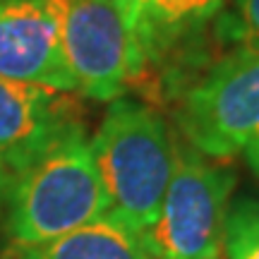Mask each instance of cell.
<instances>
[{
	"label": "cell",
	"mask_w": 259,
	"mask_h": 259,
	"mask_svg": "<svg viewBox=\"0 0 259 259\" xmlns=\"http://www.w3.org/2000/svg\"><path fill=\"white\" fill-rule=\"evenodd\" d=\"M8 235L31 247L111 211L89 137L77 120L19 168L8 190Z\"/></svg>",
	"instance_id": "6da1fadb"
},
{
	"label": "cell",
	"mask_w": 259,
	"mask_h": 259,
	"mask_svg": "<svg viewBox=\"0 0 259 259\" xmlns=\"http://www.w3.org/2000/svg\"><path fill=\"white\" fill-rule=\"evenodd\" d=\"M113 216L144 233L156 221L176 168L178 139L147 103L118 96L89 139Z\"/></svg>",
	"instance_id": "7a4b0ae2"
},
{
	"label": "cell",
	"mask_w": 259,
	"mask_h": 259,
	"mask_svg": "<svg viewBox=\"0 0 259 259\" xmlns=\"http://www.w3.org/2000/svg\"><path fill=\"white\" fill-rule=\"evenodd\" d=\"M185 142L216 163L242 158L259 178V48H233L183 94Z\"/></svg>",
	"instance_id": "3957f363"
},
{
	"label": "cell",
	"mask_w": 259,
	"mask_h": 259,
	"mask_svg": "<svg viewBox=\"0 0 259 259\" xmlns=\"http://www.w3.org/2000/svg\"><path fill=\"white\" fill-rule=\"evenodd\" d=\"M235 173L202 156L187 142L176 149V168L156 221L142 233L154 259H219Z\"/></svg>",
	"instance_id": "277c9868"
},
{
	"label": "cell",
	"mask_w": 259,
	"mask_h": 259,
	"mask_svg": "<svg viewBox=\"0 0 259 259\" xmlns=\"http://www.w3.org/2000/svg\"><path fill=\"white\" fill-rule=\"evenodd\" d=\"M77 92L94 101L125 94L144 72L137 34L113 0H51Z\"/></svg>",
	"instance_id": "5b68a950"
},
{
	"label": "cell",
	"mask_w": 259,
	"mask_h": 259,
	"mask_svg": "<svg viewBox=\"0 0 259 259\" xmlns=\"http://www.w3.org/2000/svg\"><path fill=\"white\" fill-rule=\"evenodd\" d=\"M0 74L77 94L51 0H0Z\"/></svg>",
	"instance_id": "8992f818"
},
{
	"label": "cell",
	"mask_w": 259,
	"mask_h": 259,
	"mask_svg": "<svg viewBox=\"0 0 259 259\" xmlns=\"http://www.w3.org/2000/svg\"><path fill=\"white\" fill-rule=\"evenodd\" d=\"M67 92L17 82L0 74V156L15 173L77 122Z\"/></svg>",
	"instance_id": "52a82bcc"
},
{
	"label": "cell",
	"mask_w": 259,
	"mask_h": 259,
	"mask_svg": "<svg viewBox=\"0 0 259 259\" xmlns=\"http://www.w3.org/2000/svg\"><path fill=\"white\" fill-rule=\"evenodd\" d=\"M15 250V259H154L142 233L113 213H103L48 242Z\"/></svg>",
	"instance_id": "ba28073f"
},
{
	"label": "cell",
	"mask_w": 259,
	"mask_h": 259,
	"mask_svg": "<svg viewBox=\"0 0 259 259\" xmlns=\"http://www.w3.org/2000/svg\"><path fill=\"white\" fill-rule=\"evenodd\" d=\"M226 5L228 0H149L137 24L144 67L166 58L185 38L199 34Z\"/></svg>",
	"instance_id": "9c48e42d"
},
{
	"label": "cell",
	"mask_w": 259,
	"mask_h": 259,
	"mask_svg": "<svg viewBox=\"0 0 259 259\" xmlns=\"http://www.w3.org/2000/svg\"><path fill=\"white\" fill-rule=\"evenodd\" d=\"M221 252L223 259H259V197H240L228 206Z\"/></svg>",
	"instance_id": "30bf717a"
},
{
	"label": "cell",
	"mask_w": 259,
	"mask_h": 259,
	"mask_svg": "<svg viewBox=\"0 0 259 259\" xmlns=\"http://www.w3.org/2000/svg\"><path fill=\"white\" fill-rule=\"evenodd\" d=\"M216 34L233 48H259V0H228L216 17Z\"/></svg>",
	"instance_id": "8fae6325"
},
{
	"label": "cell",
	"mask_w": 259,
	"mask_h": 259,
	"mask_svg": "<svg viewBox=\"0 0 259 259\" xmlns=\"http://www.w3.org/2000/svg\"><path fill=\"white\" fill-rule=\"evenodd\" d=\"M113 3L122 10V15H125V17H127V22H130V27L135 29V34H137L139 17H142L144 8L149 5V0H113Z\"/></svg>",
	"instance_id": "7c38bea8"
},
{
	"label": "cell",
	"mask_w": 259,
	"mask_h": 259,
	"mask_svg": "<svg viewBox=\"0 0 259 259\" xmlns=\"http://www.w3.org/2000/svg\"><path fill=\"white\" fill-rule=\"evenodd\" d=\"M12 178H15V170L5 163V158L0 156V202L8 197V190L12 185Z\"/></svg>",
	"instance_id": "4fadbf2b"
}]
</instances>
